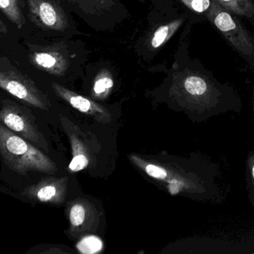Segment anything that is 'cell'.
Returning <instances> with one entry per match:
<instances>
[{"label": "cell", "mask_w": 254, "mask_h": 254, "mask_svg": "<svg viewBox=\"0 0 254 254\" xmlns=\"http://www.w3.org/2000/svg\"><path fill=\"white\" fill-rule=\"evenodd\" d=\"M86 14L102 15L115 5L114 0H66Z\"/></svg>", "instance_id": "obj_14"}, {"label": "cell", "mask_w": 254, "mask_h": 254, "mask_svg": "<svg viewBox=\"0 0 254 254\" xmlns=\"http://www.w3.org/2000/svg\"><path fill=\"white\" fill-rule=\"evenodd\" d=\"M67 188V177H51L28 187L24 193L25 195L35 201L59 205L64 202Z\"/></svg>", "instance_id": "obj_9"}, {"label": "cell", "mask_w": 254, "mask_h": 254, "mask_svg": "<svg viewBox=\"0 0 254 254\" xmlns=\"http://www.w3.org/2000/svg\"><path fill=\"white\" fill-rule=\"evenodd\" d=\"M112 75L107 70H102L96 77L93 87V93L96 99H104L108 96L114 87Z\"/></svg>", "instance_id": "obj_17"}, {"label": "cell", "mask_w": 254, "mask_h": 254, "mask_svg": "<svg viewBox=\"0 0 254 254\" xmlns=\"http://www.w3.org/2000/svg\"><path fill=\"white\" fill-rule=\"evenodd\" d=\"M186 20V17L175 19L173 21L169 22L167 24L160 26L154 32L151 38V45L153 49L160 48L165 43L167 42L171 37L182 26Z\"/></svg>", "instance_id": "obj_15"}, {"label": "cell", "mask_w": 254, "mask_h": 254, "mask_svg": "<svg viewBox=\"0 0 254 254\" xmlns=\"http://www.w3.org/2000/svg\"><path fill=\"white\" fill-rule=\"evenodd\" d=\"M52 87L56 95L69 104L72 108L92 117L99 123L107 124L112 120L111 113L102 105L77 94L57 83H53Z\"/></svg>", "instance_id": "obj_11"}, {"label": "cell", "mask_w": 254, "mask_h": 254, "mask_svg": "<svg viewBox=\"0 0 254 254\" xmlns=\"http://www.w3.org/2000/svg\"><path fill=\"white\" fill-rule=\"evenodd\" d=\"M0 26H1V29H0L1 32H2V33H6L7 29L6 27L5 28V24H4L3 22L1 21V25H0Z\"/></svg>", "instance_id": "obj_21"}, {"label": "cell", "mask_w": 254, "mask_h": 254, "mask_svg": "<svg viewBox=\"0 0 254 254\" xmlns=\"http://www.w3.org/2000/svg\"><path fill=\"white\" fill-rule=\"evenodd\" d=\"M181 2L193 12L205 14L208 12L212 0H181Z\"/></svg>", "instance_id": "obj_20"}, {"label": "cell", "mask_w": 254, "mask_h": 254, "mask_svg": "<svg viewBox=\"0 0 254 254\" xmlns=\"http://www.w3.org/2000/svg\"><path fill=\"white\" fill-rule=\"evenodd\" d=\"M0 153L5 166L13 172L26 175L31 172L53 175L56 163L44 151L23 139L3 123L0 125Z\"/></svg>", "instance_id": "obj_3"}, {"label": "cell", "mask_w": 254, "mask_h": 254, "mask_svg": "<svg viewBox=\"0 0 254 254\" xmlns=\"http://www.w3.org/2000/svg\"><path fill=\"white\" fill-rule=\"evenodd\" d=\"M0 120L6 127L26 140L48 153L49 146L44 135L39 130L35 117L29 110L12 101L2 100Z\"/></svg>", "instance_id": "obj_5"}, {"label": "cell", "mask_w": 254, "mask_h": 254, "mask_svg": "<svg viewBox=\"0 0 254 254\" xmlns=\"http://www.w3.org/2000/svg\"><path fill=\"white\" fill-rule=\"evenodd\" d=\"M66 213L69 219V233L72 237L78 239L96 231L99 217L96 206L83 198H77L69 202Z\"/></svg>", "instance_id": "obj_7"}, {"label": "cell", "mask_w": 254, "mask_h": 254, "mask_svg": "<svg viewBox=\"0 0 254 254\" xmlns=\"http://www.w3.org/2000/svg\"><path fill=\"white\" fill-rule=\"evenodd\" d=\"M32 63L36 67L44 72L55 75H63L67 70L69 62L67 59L59 52L53 49H48L43 51L31 53Z\"/></svg>", "instance_id": "obj_12"}, {"label": "cell", "mask_w": 254, "mask_h": 254, "mask_svg": "<svg viewBox=\"0 0 254 254\" xmlns=\"http://www.w3.org/2000/svg\"><path fill=\"white\" fill-rule=\"evenodd\" d=\"M169 100L193 123H201L221 113L239 111L241 102L229 87L200 69L185 66L172 75Z\"/></svg>", "instance_id": "obj_1"}, {"label": "cell", "mask_w": 254, "mask_h": 254, "mask_svg": "<svg viewBox=\"0 0 254 254\" xmlns=\"http://www.w3.org/2000/svg\"><path fill=\"white\" fill-rule=\"evenodd\" d=\"M62 125L64 127L65 131L69 138V142L72 148V160L69 165V172L75 173L84 170L88 167L93 159V154L90 148L88 142L86 140L80 131L69 120L62 117Z\"/></svg>", "instance_id": "obj_10"}, {"label": "cell", "mask_w": 254, "mask_h": 254, "mask_svg": "<svg viewBox=\"0 0 254 254\" xmlns=\"http://www.w3.org/2000/svg\"><path fill=\"white\" fill-rule=\"evenodd\" d=\"M77 249L84 254H98L103 248V242L96 236H84L76 245Z\"/></svg>", "instance_id": "obj_18"}, {"label": "cell", "mask_w": 254, "mask_h": 254, "mask_svg": "<svg viewBox=\"0 0 254 254\" xmlns=\"http://www.w3.org/2000/svg\"><path fill=\"white\" fill-rule=\"evenodd\" d=\"M234 15L247 19L254 27V0H216Z\"/></svg>", "instance_id": "obj_13"}, {"label": "cell", "mask_w": 254, "mask_h": 254, "mask_svg": "<svg viewBox=\"0 0 254 254\" xmlns=\"http://www.w3.org/2000/svg\"><path fill=\"white\" fill-rule=\"evenodd\" d=\"M0 87L31 106L44 111H49L51 107L47 95L37 87L34 81L13 68L6 69L2 66L0 71Z\"/></svg>", "instance_id": "obj_6"}, {"label": "cell", "mask_w": 254, "mask_h": 254, "mask_svg": "<svg viewBox=\"0 0 254 254\" xmlns=\"http://www.w3.org/2000/svg\"><path fill=\"white\" fill-rule=\"evenodd\" d=\"M133 164L150 178L161 183L172 195L181 194L195 200H210L218 194L214 178L216 166L201 159L171 158L170 160L130 157Z\"/></svg>", "instance_id": "obj_2"}, {"label": "cell", "mask_w": 254, "mask_h": 254, "mask_svg": "<svg viewBox=\"0 0 254 254\" xmlns=\"http://www.w3.org/2000/svg\"><path fill=\"white\" fill-rule=\"evenodd\" d=\"M0 8L18 29H21L26 24L19 0H0Z\"/></svg>", "instance_id": "obj_16"}, {"label": "cell", "mask_w": 254, "mask_h": 254, "mask_svg": "<svg viewBox=\"0 0 254 254\" xmlns=\"http://www.w3.org/2000/svg\"><path fill=\"white\" fill-rule=\"evenodd\" d=\"M246 179L248 198L254 207V151L249 153L247 159Z\"/></svg>", "instance_id": "obj_19"}, {"label": "cell", "mask_w": 254, "mask_h": 254, "mask_svg": "<svg viewBox=\"0 0 254 254\" xmlns=\"http://www.w3.org/2000/svg\"><path fill=\"white\" fill-rule=\"evenodd\" d=\"M29 16L43 29L64 32L69 27L67 16L55 0H27Z\"/></svg>", "instance_id": "obj_8"}, {"label": "cell", "mask_w": 254, "mask_h": 254, "mask_svg": "<svg viewBox=\"0 0 254 254\" xmlns=\"http://www.w3.org/2000/svg\"><path fill=\"white\" fill-rule=\"evenodd\" d=\"M205 15L232 47L254 67V38L236 15L223 8L216 0H212Z\"/></svg>", "instance_id": "obj_4"}]
</instances>
